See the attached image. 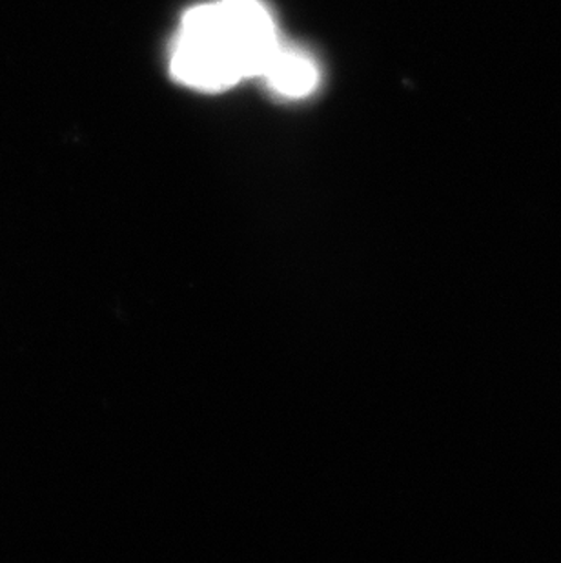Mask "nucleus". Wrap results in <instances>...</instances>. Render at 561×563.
Returning <instances> with one entry per match:
<instances>
[{"label": "nucleus", "mask_w": 561, "mask_h": 563, "mask_svg": "<svg viewBox=\"0 0 561 563\" xmlns=\"http://www.w3.org/2000/svg\"><path fill=\"white\" fill-rule=\"evenodd\" d=\"M279 48L276 24L263 2L218 0L183 16L172 74L197 90L221 91L263 77Z\"/></svg>", "instance_id": "obj_1"}, {"label": "nucleus", "mask_w": 561, "mask_h": 563, "mask_svg": "<svg viewBox=\"0 0 561 563\" xmlns=\"http://www.w3.org/2000/svg\"><path fill=\"white\" fill-rule=\"evenodd\" d=\"M268 85L285 97H307L318 86V68L307 55L280 46L268 64L265 75Z\"/></svg>", "instance_id": "obj_2"}]
</instances>
